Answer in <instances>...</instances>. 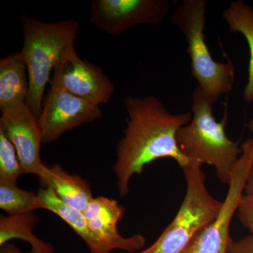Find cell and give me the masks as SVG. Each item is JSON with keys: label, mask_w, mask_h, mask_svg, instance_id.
Listing matches in <instances>:
<instances>
[{"label": "cell", "mask_w": 253, "mask_h": 253, "mask_svg": "<svg viewBox=\"0 0 253 253\" xmlns=\"http://www.w3.org/2000/svg\"><path fill=\"white\" fill-rule=\"evenodd\" d=\"M124 105L126 126L118 142L113 167L121 197L129 194L133 176L141 174L156 160L172 158L181 168L191 161L179 151L176 136L181 127L191 122L192 113H171L154 96H128Z\"/></svg>", "instance_id": "1"}, {"label": "cell", "mask_w": 253, "mask_h": 253, "mask_svg": "<svg viewBox=\"0 0 253 253\" xmlns=\"http://www.w3.org/2000/svg\"><path fill=\"white\" fill-rule=\"evenodd\" d=\"M22 27L23 45L20 53L27 66L29 78L26 105L38 118L53 70L66 55L76 50L80 24L75 19L45 23L25 16Z\"/></svg>", "instance_id": "2"}, {"label": "cell", "mask_w": 253, "mask_h": 253, "mask_svg": "<svg viewBox=\"0 0 253 253\" xmlns=\"http://www.w3.org/2000/svg\"><path fill=\"white\" fill-rule=\"evenodd\" d=\"M191 99L192 119L178 131V148L188 159L213 166L218 179L229 185L242 147L226 135V117L221 122L216 121L214 104L199 86L195 88Z\"/></svg>", "instance_id": "3"}, {"label": "cell", "mask_w": 253, "mask_h": 253, "mask_svg": "<svg viewBox=\"0 0 253 253\" xmlns=\"http://www.w3.org/2000/svg\"><path fill=\"white\" fill-rule=\"evenodd\" d=\"M208 0H184L171 14V22L180 31L187 44L191 74L208 99L217 102L232 90L235 68L230 61L218 62L210 52L206 41Z\"/></svg>", "instance_id": "4"}, {"label": "cell", "mask_w": 253, "mask_h": 253, "mask_svg": "<svg viewBox=\"0 0 253 253\" xmlns=\"http://www.w3.org/2000/svg\"><path fill=\"white\" fill-rule=\"evenodd\" d=\"M201 165L191 161L181 168L186 192L179 211L154 244L136 253H184L200 231L217 216L222 202L208 191Z\"/></svg>", "instance_id": "5"}, {"label": "cell", "mask_w": 253, "mask_h": 253, "mask_svg": "<svg viewBox=\"0 0 253 253\" xmlns=\"http://www.w3.org/2000/svg\"><path fill=\"white\" fill-rule=\"evenodd\" d=\"M239 160L225 199L215 218L193 240L184 253H227L232 239L229 234L231 219L244 194L245 185L253 164V139L242 144Z\"/></svg>", "instance_id": "6"}, {"label": "cell", "mask_w": 253, "mask_h": 253, "mask_svg": "<svg viewBox=\"0 0 253 253\" xmlns=\"http://www.w3.org/2000/svg\"><path fill=\"white\" fill-rule=\"evenodd\" d=\"M171 9L168 0H93L90 22L110 36H118L139 25L157 26Z\"/></svg>", "instance_id": "7"}, {"label": "cell", "mask_w": 253, "mask_h": 253, "mask_svg": "<svg viewBox=\"0 0 253 253\" xmlns=\"http://www.w3.org/2000/svg\"><path fill=\"white\" fill-rule=\"evenodd\" d=\"M102 117L98 105L51 86L38 117L43 144H51L64 133Z\"/></svg>", "instance_id": "8"}, {"label": "cell", "mask_w": 253, "mask_h": 253, "mask_svg": "<svg viewBox=\"0 0 253 253\" xmlns=\"http://www.w3.org/2000/svg\"><path fill=\"white\" fill-rule=\"evenodd\" d=\"M49 84L98 106L107 104L115 91L112 82L102 70L81 59L76 50L55 66Z\"/></svg>", "instance_id": "9"}, {"label": "cell", "mask_w": 253, "mask_h": 253, "mask_svg": "<svg viewBox=\"0 0 253 253\" xmlns=\"http://www.w3.org/2000/svg\"><path fill=\"white\" fill-rule=\"evenodd\" d=\"M0 129L16 148L24 174L42 176L46 168L41 158L42 136L38 118L27 105L1 113Z\"/></svg>", "instance_id": "10"}, {"label": "cell", "mask_w": 253, "mask_h": 253, "mask_svg": "<svg viewBox=\"0 0 253 253\" xmlns=\"http://www.w3.org/2000/svg\"><path fill=\"white\" fill-rule=\"evenodd\" d=\"M125 211L116 200L102 196L93 198L83 211L91 230L110 253L116 250L135 253L146 244L141 234L125 237L120 234L118 223Z\"/></svg>", "instance_id": "11"}, {"label": "cell", "mask_w": 253, "mask_h": 253, "mask_svg": "<svg viewBox=\"0 0 253 253\" xmlns=\"http://www.w3.org/2000/svg\"><path fill=\"white\" fill-rule=\"evenodd\" d=\"M29 91L27 66L21 53L0 60V110L14 111L26 104Z\"/></svg>", "instance_id": "12"}, {"label": "cell", "mask_w": 253, "mask_h": 253, "mask_svg": "<svg viewBox=\"0 0 253 253\" xmlns=\"http://www.w3.org/2000/svg\"><path fill=\"white\" fill-rule=\"evenodd\" d=\"M39 179L43 187L49 188L63 203L82 212L94 198L85 179L67 172L60 165L46 166L45 172Z\"/></svg>", "instance_id": "13"}, {"label": "cell", "mask_w": 253, "mask_h": 253, "mask_svg": "<svg viewBox=\"0 0 253 253\" xmlns=\"http://www.w3.org/2000/svg\"><path fill=\"white\" fill-rule=\"evenodd\" d=\"M42 209L59 216L85 243L91 253H110L91 230L84 213L60 200L54 191L47 187L38 191Z\"/></svg>", "instance_id": "14"}, {"label": "cell", "mask_w": 253, "mask_h": 253, "mask_svg": "<svg viewBox=\"0 0 253 253\" xmlns=\"http://www.w3.org/2000/svg\"><path fill=\"white\" fill-rule=\"evenodd\" d=\"M38 217L34 212L1 215L0 217V246L13 239H20L31 245V253H55L54 246L38 239L34 233Z\"/></svg>", "instance_id": "15"}, {"label": "cell", "mask_w": 253, "mask_h": 253, "mask_svg": "<svg viewBox=\"0 0 253 253\" xmlns=\"http://www.w3.org/2000/svg\"><path fill=\"white\" fill-rule=\"evenodd\" d=\"M222 18L229 31L242 35L249 44V80L244 88V99L247 103H253V9L243 0L232 1L223 10Z\"/></svg>", "instance_id": "16"}, {"label": "cell", "mask_w": 253, "mask_h": 253, "mask_svg": "<svg viewBox=\"0 0 253 253\" xmlns=\"http://www.w3.org/2000/svg\"><path fill=\"white\" fill-rule=\"evenodd\" d=\"M0 208L8 215H16L42 209V206L38 193L20 189L14 183L0 181Z\"/></svg>", "instance_id": "17"}, {"label": "cell", "mask_w": 253, "mask_h": 253, "mask_svg": "<svg viewBox=\"0 0 253 253\" xmlns=\"http://www.w3.org/2000/svg\"><path fill=\"white\" fill-rule=\"evenodd\" d=\"M24 174L17 151L11 140L0 129V181L16 184Z\"/></svg>", "instance_id": "18"}, {"label": "cell", "mask_w": 253, "mask_h": 253, "mask_svg": "<svg viewBox=\"0 0 253 253\" xmlns=\"http://www.w3.org/2000/svg\"><path fill=\"white\" fill-rule=\"evenodd\" d=\"M238 218L253 237V196L244 194L237 210Z\"/></svg>", "instance_id": "19"}, {"label": "cell", "mask_w": 253, "mask_h": 253, "mask_svg": "<svg viewBox=\"0 0 253 253\" xmlns=\"http://www.w3.org/2000/svg\"><path fill=\"white\" fill-rule=\"evenodd\" d=\"M227 253H253V237L248 236L231 243Z\"/></svg>", "instance_id": "20"}, {"label": "cell", "mask_w": 253, "mask_h": 253, "mask_svg": "<svg viewBox=\"0 0 253 253\" xmlns=\"http://www.w3.org/2000/svg\"><path fill=\"white\" fill-rule=\"evenodd\" d=\"M244 194L253 196V164L245 185Z\"/></svg>", "instance_id": "21"}, {"label": "cell", "mask_w": 253, "mask_h": 253, "mask_svg": "<svg viewBox=\"0 0 253 253\" xmlns=\"http://www.w3.org/2000/svg\"><path fill=\"white\" fill-rule=\"evenodd\" d=\"M0 253H23L16 245L7 243L4 246H0ZM28 253H31V252Z\"/></svg>", "instance_id": "22"}, {"label": "cell", "mask_w": 253, "mask_h": 253, "mask_svg": "<svg viewBox=\"0 0 253 253\" xmlns=\"http://www.w3.org/2000/svg\"><path fill=\"white\" fill-rule=\"evenodd\" d=\"M248 127H249L250 131H251V134H252L253 136V118L250 121L249 125H248Z\"/></svg>", "instance_id": "23"}]
</instances>
